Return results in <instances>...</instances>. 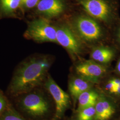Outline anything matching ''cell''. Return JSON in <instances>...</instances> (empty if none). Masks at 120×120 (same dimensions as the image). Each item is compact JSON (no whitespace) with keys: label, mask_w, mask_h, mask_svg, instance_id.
I'll return each instance as SVG.
<instances>
[{"label":"cell","mask_w":120,"mask_h":120,"mask_svg":"<svg viewBox=\"0 0 120 120\" xmlns=\"http://www.w3.org/2000/svg\"><path fill=\"white\" fill-rule=\"evenodd\" d=\"M116 71L117 73L120 74V59L118 61L116 65Z\"/></svg>","instance_id":"20"},{"label":"cell","mask_w":120,"mask_h":120,"mask_svg":"<svg viewBox=\"0 0 120 120\" xmlns=\"http://www.w3.org/2000/svg\"><path fill=\"white\" fill-rule=\"evenodd\" d=\"M75 69L77 76L94 84L98 83L107 72V69L104 65L91 59L79 63L76 65Z\"/></svg>","instance_id":"8"},{"label":"cell","mask_w":120,"mask_h":120,"mask_svg":"<svg viewBox=\"0 0 120 120\" xmlns=\"http://www.w3.org/2000/svg\"><path fill=\"white\" fill-rule=\"evenodd\" d=\"M114 56V52L111 48L103 46L93 48L90 53L91 60L103 65L110 62Z\"/></svg>","instance_id":"12"},{"label":"cell","mask_w":120,"mask_h":120,"mask_svg":"<svg viewBox=\"0 0 120 120\" xmlns=\"http://www.w3.org/2000/svg\"><path fill=\"white\" fill-rule=\"evenodd\" d=\"M22 4V0H0V8L5 14L13 12Z\"/></svg>","instance_id":"14"},{"label":"cell","mask_w":120,"mask_h":120,"mask_svg":"<svg viewBox=\"0 0 120 120\" xmlns=\"http://www.w3.org/2000/svg\"><path fill=\"white\" fill-rule=\"evenodd\" d=\"M111 79L115 85V88L114 90L113 94L120 96V79L112 78Z\"/></svg>","instance_id":"18"},{"label":"cell","mask_w":120,"mask_h":120,"mask_svg":"<svg viewBox=\"0 0 120 120\" xmlns=\"http://www.w3.org/2000/svg\"><path fill=\"white\" fill-rule=\"evenodd\" d=\"M22 104L26 111L31 115L40 117L47 114L49 111V104L41 95L31 94L22 100Z\"/></svg>","instance_id":"9"},{"label":"cell","mask_w":120,"mask_h":120,"mask_svg":"<svg viewBox=\"0 0 120 120\" xmlns=\"http://www.w3.org/2000/svg\"><path fill=\"white\" fill-rule=\"evenodd\" d=\"M25 36L38 42H50L57 43L56 26L47 18L41 17L30 22Z\"/></svg>","instance_id":"4"},{"label":"cell","mask_w":120,"mask_h":120,"mask_svg":"<svg viewBox=\"0 0 120 120\" xmlns=\"http://www.w3.org/2000/svg\"><path fill=\"white\" fill-rule=\"evenodd\" d=\"M45 86L51 95L56 104L55 114L52 120L60 119L70 106L71 101L69 95L64 92L49 75L46 79Z\"/></svg>","instance_id":"7"},{"label":"cell","mask_w":120,"mask_h":120,"mask_svg":"<svg viewBox=\"0 0 120 120\" xmlns=\"http://www.w3.org/2000/svg\"><path fill=\"white\" fill-rule=\"evenodd\" d=\"M95 115V106L86 108L77 111L76 120H94Z\"/></svg>","instance_id":"15"},{"label":"cell","mask_w":120,"mask_h":120,"mask_svg":"<svg viewBox=\"0 0 120 120\" xmlns=\"http://www.w3.org/2000/svg\"><path fill=\"white\" fill-rule=\"evenodd\" d=\"M94 84L78 76L72 77L69 82V90L75 105L79 96L83 92L93 88Z\"/></svg>","instance_id":"11"},{"label":"cell","mask_w":120,"mask_h":120,"mask_svg":"<svg viewBox=\"0 0 120 120\" xmlns=\"http://www.w3.org/2000/svg\"><path fill=\"white\" fill-rule=\"evenodd\" d=\"M56 41L68 51L73 58L81 56L83 50V42L70 25L60 24L56 26Z\"/></svg>","instance_id":"5"},{"label":"cell","mask_w":120,"mask_h":120,"mask_svg":"<svg viewBox=\"0 0 120 120\" xmlns=\"http://www.w3.org/2000/svg\"><path fill=\"white\" fill-rule=\"evenodd\" d=\"M100 94L98 92L92 88L83 92L77 99V111L86 108L95 106Z\"/></svg>","instance_id":"13"},{"label":"cell","mask_w":120,"mask_h":120,"mask_svg":"<svg viewBox=\"0 0 120 120\" xmlns=\"http://www.w3.org/2000/svg\"><path fill=\"white\" fill-rule=\"evenodd\" d=\"M49 58L39 56L22 64L15 73L10 86L14 94H22L40 85L45 79L51 65Z\"/></svg>","instance_id":"1"},{"label":"cell","mask_w":120,"mask_h":120,"mask_svg":"<svg viewBox=\"0 0 120 120\" xmlns=\"http://www.w3.org/2000/svg\"><path fill=\"white\" fill-rule=\"evenodd\" d=\"M71 19L70 25L83 42L97 43L103 38L104 32L99 22L85 12L77 13Z\"/></svg>","instance_id":"3"},{"label":"cell","mask_w":120,"mask_h":120,"mask_svg":"<svg viewBox=\"0 0 120 120\" xmlns=\"http://www.w3.org/2000/svg\"><path fill=\"white\" fill-rule=\"evenodd\" d=\"M40 0H22V5L26 9L34 8L36 7Z\"/></svg>","instance_id":"17"},{"label":"cell","mask_w":120,"mask_h":120,"mask_svg":"<svg viewBox=\"0 0 120 120\" xmlns=\"http://www.w3.org/2000/svg\"><path fill=\"white\" fill-rule=\"evenodd\" d=\"M76 6L99 22L109 24L116 18L117 0H71Z\"/></svg>","instance_id":"2"},{"label":"cell","mask_w":120,"mask_h":120,"mask_svg":"<svg viewBox=\"0 0 120 120\" xmlns=\"http://www.w3.org/2000/svg\"><path fill=\"white\" fill-rule=\"evenodd\" d=\"M94 120H109L116 112L114 104L105 95L100 94L95 105Z\"/></svg>","instance_id":"10"},{"label":"cell","mask_w":120,"mask_h":120,"mask_svg":"<svg viewBox=\"0 0 120 120\" xmlns=\"http://www.w3.org/2000/svg\"><path fill=\"white\" fill-rule=\"evenodd\" d=\"M117 38H118V41L120 42V27L119 30H118L117 34Z\"/></svg>","instance_id":"21"},{"label":"cell","mask_w":120,"mask_h":120,"mask_svg":"<svg viewBox=\"0 0 120 120\" xmlns=\"http://www.w3.org/2000/svg\"><path fill=\"white\" fill-rule=\"evenodd\" d=\"M5 102L3 98L0 96V112L4 108Z\"/></svg>","instance_id":"19"},{"label":"cell","mask_w":120,"mask_h":120,"mask_svg":"<svg viewBox=\"0 0 120 120\" xmlns=\"http://www.w3.org/2000/svg\"><path fill=\"white\" fill-rule=\"evenodd\" d=\"M0 120H26L17 113L13 112H6Z\"/></svg>","instance_id":"16"},{"label":"cell","mask_w":120,"mask_h":120,"mask_svg":"<svg viewBox=\"0 0 120 120\" xmlns=\"http://www.w3.org/2000/svg\"><path fill=\"white\" fill-rule=\"evenodd\" d=\"M74 4L71 0H40L36 12L48 19L59 17L69 12Z\"/></svg>","instance_id":"6"}]
</instances>
